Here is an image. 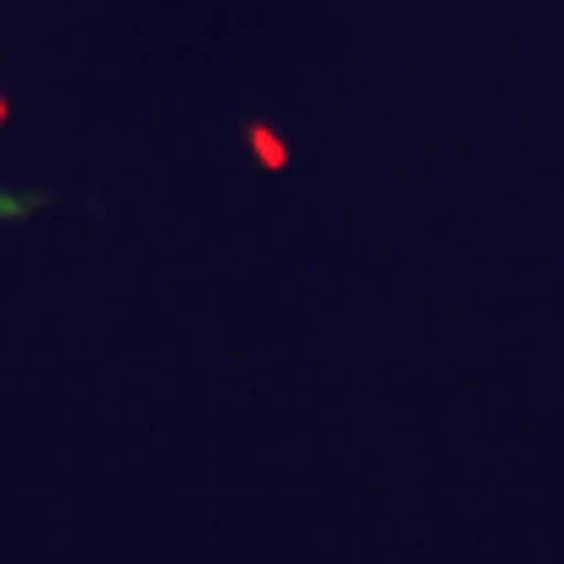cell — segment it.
I'll use <instances>...</instances> for the list:
<instances>
[{
    "instance_id": "2",
    "label": "cell",
    "mask_w": 564,
    "mask_h": 564,
    "mask_svg": "<svg viewBox=\"0 0 564 564\" xmlns=\"http://www.w3.org/2000/svg\"><path fill=\"white\" fill-rule=\"evenodd\" d=\"M0 121H6V100H0Z\"/></svg>"
},
{
    "instance_id": "1",
    "label": "cell",
    "mask_w": 564,
    "mask_h": 564,
    "mask_svg": "<svg viewBox=\"0 0 564 564\" xmlns=\"http://www.w3.org/2000/svg\"><path fill=\"white\" fill-rule=\"evenodd\" d=\"M246 141H251V152L262 167H288V141H278L267 126H246Z\"/></svg>"
}]
</instances>
